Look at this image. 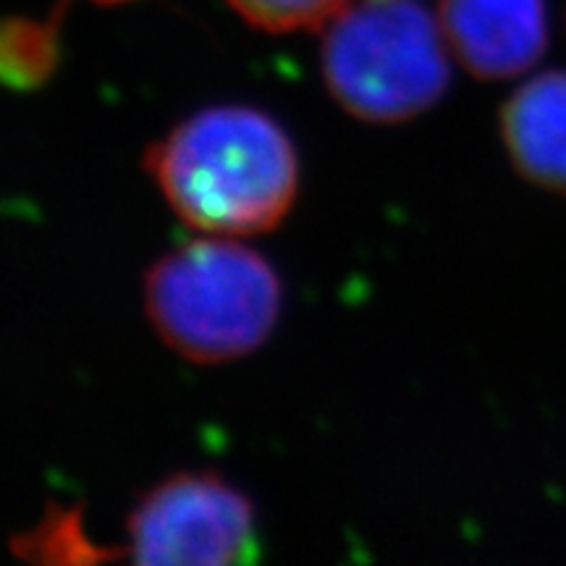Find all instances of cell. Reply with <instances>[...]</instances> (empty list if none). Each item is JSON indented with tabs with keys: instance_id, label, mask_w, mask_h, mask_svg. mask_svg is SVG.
<instances>
[{
	"instance_id": "cell-7",
	"label": "cell",
	"mask_w": 566,
	"mask_h": 566,
	"mask_svg": "<svg viewBox=\"0 0 566 566\" xmlns=\"http://www.w3.org/2000/svg\"><path fill=\"white\" fill-rule=\"evenodd\" d=\"M63 11H66V3H61L59 11L48 21H6L3 40H0V71H3V80L9 87H40L59 66V30Z\"/></svg>"
},
{
	"instance_id": "cell-3",
	"label": "cell",
	"mask_w": 566,
	"mask_h": 566,
	"mask_svg": "<svg viewBox=\"0 0 566 566\" xmlns=\"http://www.w3.org/2000/svg\"><path fill=\"white\" fill-rule=\"evenodd\" d=\"M323 76L354 118L401 124L441 101L449 59L428 9L415 0H367L331 19Z\"/></svg>"
},
{
	"instance_id": "cell-6",
	"label": "cell",
	"mask_w": 566,
	"mask_h": 566,
	"mask_svg": "<svg viewBox=\"0 0 566 566\" xmlns=\"http://www.w3.org/2000/svg\"><path fill=\"white\" fill-rule=\"evenodd\" d=\"M501 132L516 171L566 195V71L535 76L509 97Z\"/></svg>"
},
{
	"instance_id": "cell-4",
	"label": "cell",
	"mask_w": 566,
	"mask_h": 566,
	"mask_svg": "<svg viewBox=\"0 0 566 566\" xmlns=\"http://www.w3.org/2000/svg\"><path fill=\"white\" fill-rule=\"evenodd\" d=\"M129 556L147 566L250 564L260 554L250 499L212 472L163 480L129 514Z\"/></svg>"
},
{
	"instance_id": "cell-9",
	"label": "cell",
	"mask_w": 566,
	"mask_h": 566,
	"mask_svg": "<svg viewBox=\"0 0 566 566\" xmlns=\"http://www.w3.org/2000/svg\"><path fill=\"white\" fill-rule=\"evenodd\" d=\"M231 9L265 32L317 30L346 9V0H229Z\"/></svg>"
},
{
	"instance_id": "cell-8",
	"label": "cell",
	"mask_w": 566,
	"mask_h": 566,
	"mask_svg": "<svg viewBox=\"0 0 566 566\" xmlns=\"http://www.w3.org/2000/svg\"><path fill=\"white\" fill-rule=\"evenodd\" d=\"M13 551L30 562L45 564H92L108 562L116 554L95 548L84 535V525L80 520V509H51L45 522L32 533L21 535L13 541Z\"/></svg>"
},
{
	"instance_id": "cell-5",
	"label": "cell",
	"mask_w": 566,
	"mask_h": 566,
	"mask_svg": "<svg viewBox=\"0 0 566 566\" xmlns=\"http://www.w3.org/2000/svg\"><path fill=\"white\" fill-rule=\"evenodd\" d=\"M441 30L472 76L509 80L546 51V6L543 0H441Z\"/></svg>"
},
{
	"instance_id": "cell-10",
	"label": "cell",
	"mask_w": 566,
	"mask_h": 566,
	"mask_svg": "<svg viewBox=\"0 0 566 566\" xmlns=\"http://www.w3.org/2000/svg\"><path fill=\"white\" fill-rule=\"evenodd\" d=\"M97 3H118V0H97Z\"/></svg>"
},
{
	"instance_id": "cell-2",
	"label": "cell",
	"mask_w": 566,
	"mask_h": 566,
	"mask_svg": "<svg viewBox=\"0 0 566 566\" xmlns=\"http://www.w3.org/2000/svg\"><path fill=\"white\" fill-rule=\"evenodd\" d=\"M145 304L168 349L189 363H231L271 336L281 281L258 252L229 239H197L150 268Z\"/></svg>"
},
{
	"instance_id": "cell-1",
	"label": "cell",
	"mask_w": 566,
	"mask_h": 566,
	"mask_svg": "<svg viewBox=\"0 0 566 566\" xmlns=\"http://www.w3.org/2000/svg\"><path fill=\"white\" fill-rule=\"evenodd\" d=\"M147 171L176 216L216 237H250L286 218L300 163L286 132L239 105L200 111L147 150Z\"/></svg>"
}]
</instances>
